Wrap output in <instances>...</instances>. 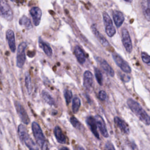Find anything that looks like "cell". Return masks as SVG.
I'll return each instance as SVG.
<instances>
[{
    "label": "cell",
    "mask_w": 150,
    "mask_h": 150,
    "mask_svg": "<svg viewBox=\"0 0 150 150\" xmlns=\"http://www.w3.org/2000/svg\"><path fill=\"white\" fill-rule=\"evenodd\" d=\"M125 1L127 2H131L132 1V0H125Z\"/></svg>",
    "instance_id": "37"
},
{
    "label": "cell",
    "mask_w": 150,
    "mask_h": 150,
    "mask_svg": "<svg viewBox=\"0 0 150 150\" xmlns=\"http://www.w3.org/2000/svg\"><path fill=\"white\" fill-rule=\"evenodd\" d=\"M95 119L96 121V123H97V125L100 130V131L101 132V135L105 138L108 137L109 134L108 132V131L107 129L106 128V125L104 122V120H103V118L99 115H96L95 116Z\"/></svg>",
    "instance_id": "9"
},
{
    "label": "cell",
    "mask_w": 150,
    "mask_h": 150,
    "mask_svg": "<svg viewBox=\"0 0 150 150\" xmlns=\"http://www.w3.org/2000/svg\"><path fill=\"white\" fill-rule=\"evenodd\" d=\"M14 105L17 111V113L21 121L25 124H28L30 122V118L23 105L19 101H15Z\"/></svg>",
    "instance_id": "8"
},
{
    "label": "cell",
    "mask_w": 150,
    "mask_h": 150,
    "mask_svg": "<svg viewBox=\"0 0 150 150\" xmlns=\"http://www.w3.org/2000/svg\"><path fill=\"white\" fill-rule=\"evenodd\" d=\"M141 58L142 61L150 66V56L148 55L145 52H142L141 53Z\"/></svg>",
    "instance_id": "31"
},
{
    "label": "cell",
    "mask_w": 150,
    "mask_h": 150,
    "mask_svg": "<svg viewBox=\"0 0 150 150\" xmlns=\"http://www.w3.org/2000/svg\"><path fill=\"white\" fill-rule=\"evenodd\" d=\"M112 57L114 60L115 64L126 73H130L131 72V68L128 64V63L124 60L118 54L115 52L112 53Z\"/></svg>",
    "instance_id": "6"
},
{
    "label": "cell",
    "mask_w": 150,
    "mask_h": 150,
    "mask_svg": "<svg viewBox=\"0 0 150 150\" xmlns=\"http://www.w3.org/2000/svg\"><path fill=\"white\" fill-rule=\"evenodd\" d=\"M86 122H87V125H88L92 133L94 134V135L97 139H100L99 134L97 131V123H96L95 118L91 117V116L87 117V118L86 120Z\"/></svg>",
    "instance_id": "15"
},
{
    "label": "cell",
    "mask_w": 150,
    "mask_h": 150,
    "mask_svg": "<svg viewBox=\"0 0 150 150\" xmlns=\"http://www.w3.org/2000/svg\"><path fill=\"white\" fill-rule=\"evenodd\" d=\"M91 28L92 32L94 33V35L96 36V37L97 38V39L99 40V42L101 43V45L104 47H108L110 46L108 40L98 30V29L97 28V26H96V24H93L91 26Z\"/></svg>",
    "instance_id": "13"
},
{
    "label": "cell",
    "mask_w": 150,
    "mask_h": 150,
    "mask_svg": "<svg viewBox=\"0 0 150 150\" xmlns=\"http://www.w3.org/2000/svg\"><path fill=\"white\" fill-rule=\"evenodd\" d=\"M23 144H25L29 149H39L38 146L36 145V144L34 142V141L29 137V135L25 138Z\"/></svg>",
    "instance_id": "24"
},
{
    "label": "cell",
    "mask_w": 150,
    "mask_h": 150,
    "mask_svg": "<svg viewBox=\"0 0 150 150\" xmlns=\"http://www.w3.org/2000/svg\"><path fill=\"white\" fill-rule=\"evenodd\" d=\"M60 149H69V148L67 147H62L60 148Z\"/></svg>",
    "instance_id": "36"
},
{
    "label": "cell",
    "mask_w": 150,
    "mask_h": 150,
    "mask_svg": "<svg viewBox=\"0 0 150 150\" xmlns=\"http://www.w3.org/2000/svg\"><path fill=\"white\" fill-rule=\"evenodd\" d=\"M81 105V101L78 97H74L72 100V110L74 113H77Z\"/></svg>",
    "instance_id": "27"
},
{
    "label": "cell",
    "mask_w": 150,
    "mask_h": 150,
    "mask_svg": "<svg viewBox=\"0 0 150 150\" xmlns=\"http://www.w3.org/2000/svg\"><path fill=\"white\" fill-rule=\"evenodd\" d=\"M39 45L40 47L43 50L45 53L49 57H51L52 55V49L50 46L45 43L40 38L39 39Z\"/></svg>",
    "instance_id": "21"
},
{
    "label": "cell",
    "mask_w": 150,
    "mask_h": 150,
    "mask_svg": "<svg viewBox=\"0 0 150 150\" xmlns=\"http://www.w3.org/2000/svg\"><path fill=\"white\" fill-rule=\"evenodd\" d=\"M11 1L17 3H22L23 2V0H11Z\"/></svg>",
    "instance_id": "35"
},
{
    "label": "cell",
    "mask_w": 150,
    "mask_h": 150,
    "mask_svg": "<svg viewBox=\"0 0 150 150\" xmlns=\"http://www.w3.org/2000/svg\"><path fill=\"white\" fill-rule=\"evenodd\" d=\"M93 84V75L91 71L86 70L83 74V86L85 88L90 90Z\"/></svg>",
    "instance_id": "14"
},
{
    "label": "cell",
    "mask_w": 150,
    "mask_h": 150,
    "mask_svg": "<svg viewBox=\"0 0 150 150\" xmlns=\"http://www.w3.org/2000/svg\"><path fill=\"white\" fill-rule=\"evenodd\" d=\"M19 23L21 25L23 26L26 29H30L32 27L30 19L26 16H23L20 19Z\"/></svg>",
    "instance_id": "26"
},
{
    "label": "cell",
    "mask_w": 150,
    "mask_h": 150,
    "mask_svg": "<svg viewBox=\"0 0 150 150\" xmlns=\"http://www.w3.org/2000/svg\"><path fill=\"white\" fill-rule=\"evenodd\" d=\"M42 96L44 100V101L50 105H54V100L53 98L51 96V95L46 90H43L42 91Z\"/></svg>",
    "instance_id": "23"
},
{
    "label": "cell",
    "mask_w": 150,
    "mask_h": 150,
    "mask_svg": "<svg viewBox=\"0 0 150 150\" xmlns=\"http://www.w3.org/2000/svg\"><path fill=\"white\" fill-rule=\"evenodd\" d=\"M25 86L27 89V91L29 94H30L32 93V86L30 76L28 72L25 73Z\"/></svg>",
    "instance_id": "25"
},
{
    "label": "cell",
    "mask_w": 150,
    "mask_h": 150,
    "mask_svg": "<svg viewBox=\"0 0 150 150\" xmlns=\"http://www.w3.org/2000/svg\"><path fill=\"white\" fill-rule=\"evenodd\" d=\"M105 149H115V148L111 142H107L105 145Z\"/></svg>",
    "instance_id": "33"
},
{
    "label": "cell",
    "mask_w": 150,
    "mask_h": 150,
    "mask_svg": "<svg viewBox=\"0 0 150 150\" xmlns=\"http://www.w3.org/2000/svg\"><path fill=\"white\" fill-rule=\"evenodd\" d=\"M74 54L80 64H83L86 62V55L84 52L79 46H76L74 47Z\"/></svg>",
    "instance_id": "20"
},
{
    "label": "cell",
    "mask_w": 150,
    "mask_h": 150,
    "mask_svg": "<svg viewBox=\"0 0 150 150\" xmlns=\"http://www.w3.org/2000/svg\"><path fill=\"white\" fill-rule=\"evenodd\" d=\"M114 122L120 128V129L124 134H128L129 132V129L126 122L118 117H115L114 118Z\"/></svg>",
    "instance_id": "16"
},
{
    "label": "cell",
    "mask_w": 150,
    "mask_h": 150,
    "mask_svg": "<svg viewBox=\"0 0 150 150\" xmlns=\"http://www.w3.org/2000/svg\"><path fill=\"white\" fill-rule=\"evenodd\" d=\"M32 129L36 143L39 146L40 148L42 149H48L46 138L38 123L33 121L32 123Z\"/></svg>",
    "instance_id": "2"
},
{
    "label": "cell",
    "mask_w": 150,
    "mask_h": 150,
    "mask_svg": "<svg viewBox=\"0 0 150 150\" xmlns=\"http://www.w3.org/2000/svg\"><path fill=\"white\" fill-rule=\"evenodd\" d=\"M64 97L66 104L68 105L71 101V99L73 97L71 91L68 89H65L64 90Z\"/></svg>",
    "instance_id": "30"
},
{
    "label": "cell",
    "mask_w": 150,
    "mask_h": 150,
    "mask_svg": "<svg viewBox=\"0 0 150 150\" xmlns=\"http://www.w3.org/2000/svg\"><path fill=\"white\" fill-rule=\"evenodd\" d=\"M96 60L99 63V64H100L101 68L103 69V70L110 76L111 77H114V71L112 69V68L110 66V65L108 63V62L103 59V58L100 57H96Z\"/></svg>",
    "instance_id": "11"
},
{
    "label": "cell",
    "mask_w": 150,
    "mask_h": 150,
    "mask_svg": "<svg viewBox=\"0 0 150 150\" xmlns=\"http://www.w3.org/2000/svg\"><path fill=\"white\" fill-rule=\"evenodd\" d=\"M30 14L32 16L33 23L35 26H38L40 23L42 17V11L39 7H32L30 10Z\"/></svg>",
    "instance_id": "10"
},
{
    "label": "cell",
    "mask_w": 150,
    "mask_h": 150,
    "mask_svg": "<svg viewBox=\"0 0 150 150\" xmlns=\"http://www.w3.org/2000/svg\"><path fill=\"white\" fill-rule=\"evenodd\" d=\"M6 39L8 42V46L12 52H15L16 50L15 34L12 30L8 29L6 32Z\"/></svg>",
    "instance_id": "12"
},
{
    "label": "cell",
    "mask_w": 150,
    "mask_h": 150,
    "mask_svg": "<svg viewBox=\"0 0 150 150\" xmlns=\"http://www.w3.org/2000/svg\"><path fill=\"white\" fill-rule=\"evenodd\" d=\"M121 39L123 46L128 53H131L132 50V44L129 33L126 28H123L121 30Z\"/></svg>",
    "instance_id": "7"
},
{
    "label": "cell",
    "mask_w": 150,
    "mask_h": 150,
    "mask_svg": "<svg viewBox=\"0 0 150 150\" xmlns=\"http://www.w3.org/2000/svg\"><path fill=\"white\" fill-rule=\"evenodd\" d=\"M98 98L101 101H105L107 98V94L105 91L100 90L98 93Z\"/></svg>",
    "instance_id": "32"
},
{
    "label": "cell",
    "mask_w": 150,
    "mask_h": 150,
    "mask_svg": "<svg viewBox=\"0 0 150 150\" xmlns=\"http://www.w3.org/2000/svg\"><path fill=\"white\" fill-rule=\"evenodd\" d=\"M70 121L71 124L76 129L80 130V131H83L84 129V127L83 125L80 123V122L74 117H71L70 118Z\"/></svg>",
    "instance_id": "28"
},
{
    "label": "cell",
    "mask_w": 150,
    "mask_h": 150,
    "mask_svg": "<svg viewBox=\"0 0 150 150\" xmlns=\"http://www.w3.org/2000/svg\"><path fill=\"white\" fill-rule=\"evenodd\" d=\"M121 80L124 82H128L130 79V77L126 74H121Z\"/></svg>",
    "instance_id": "34"
},
{
    "label": "cell",
    "mask_w": 150,
    "mask_h": 150,
    "mask_svg": "<svg viewBox=\"0 0 150 150\" xmlns=\"http://www.w3.org/2000/svg\"><path fill=\"white\" fill-rule=\"evenodd\" d=\"M94 74H95V77L97 83L101 86L103 84V75L100 70L97 67H94Z\"/></svg>",
    "instance_id": "29"
},
{
    "label": "cell",
    "mask_w": 150,
    "mask_h": 150,
    "mask_svg": "<svg viewBox=\"0 0 150 150\" xmlns=\"http://www.w3.org/2000/svg\"><path fill=\"white\" fill-rule=\"evenodd\" d=\"M103 18L105 26V33L109 37H112L115 34L116 30L113 25L111 19L110 18L109 15L105 12L103 13Z\"/></svg>",
    "instance_id": "5"
},
{
    "label": "cell",
    "mask_w": 150,
    "mask_h": 150,
    "mask_svg": "<svg viewBox=\"0 0 150 150\" xmlns=\"http://www.w3.org/2000/svg\"><path fill=\"white\" fill-rule=\"evenodd\" d=\"M0 16L9 21L13 19L12 10L5 0H0Z\"/></svg>",
    "instance_id": "3"
},
{
    "label": "cell",
    "mask_w": 150,
    "mask_h": 150,
    "mask_svg": "<svg viewBox=\"0 0 150 150\" xmlns=\"http://www.w3.org/2000/svg\"><path fill=\"white\" fill-rule=\"evenodd\" d=\"M127 103L131 110L142 122H143L145 125H150V117L137 101L132 98H128Z\"/></svg>",
    "instance_id": "1"
},
{
    "label": "cell",
    "mask_w": 150,
    "mask_h": 150,
    "mask_svg": "<svg viewBox=\"0 0 150 150\" xmlns=\"http://www.w3.org/2000/svg\"><path fill=\"white\" fill-rule=\"evenodd\" d=\"M18 132L20 141L23 144L24 139L29 135L27 132L26 128L23 124H21L19 125L18 128Z\"/></svg>",
    "instance_id": "22"
},
{
    "label": "cell",
    "mask_w": 150,
    "mask_h": 150,
    "mask_svg": "<svg viewBox=\"0 0 150 150\" xmlns=\"http://www.w3.org/2000/svg\"><path fill=\"white\" fill-rule=\"evenodd\" d=\"M112 18L115 25L117 28L120 27L124 21V15L119 11L115 10L112 12Z\"/></svg>",
    "instance_id": "17"
},
{
    "label": "cell",
    "mask_w": 150,
    "mask_h": 150,
    "mask_svg": "<svg viewBox=\"0 0 150 150\" xmlns=\"http://www.w3.org/2000/svg\"><path fill=\"white\" fill-rule=\"evenodd\" d=\"M141 7L145 18L150 22V0H142Z\"/></svg>",
    "instance_id": "19"
},
{
    "label": "cell",
    "mask_w": 150,
    "mask_h": 150,
    "mask_svg": "<svg viewBox=\"0 0 150 150\" xmlns=\"http://www.w3.org/2000/svg\"><path fill=\"white\" fill-rule=\"evenodd\" d=\"M27 47V43L26 42H22L19 44L16 55V65L19 68H22L24 66L26 56L25 49Z\"/></svg>",
    "instance_id": "4"
},
{
    "label": "cell",
    "mask_w": 150,
    "mask_h": 150,
    "mask_svg": "<svg viewBox=\"0 0 150 150\" xmlns=\"http://www.w3.org/2000/svg\"><path fill=\"white\" fill-rule=\"evenodd\" d=\"M54 134L57 139V142L60 144H66V137L63 133L62 129L59 126H56L54 128Z\"/></svg>",
    "instance_id": "18"
}]
</instances>
